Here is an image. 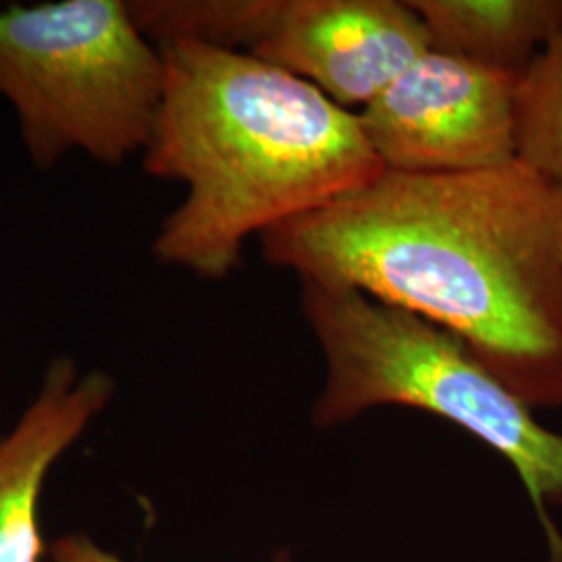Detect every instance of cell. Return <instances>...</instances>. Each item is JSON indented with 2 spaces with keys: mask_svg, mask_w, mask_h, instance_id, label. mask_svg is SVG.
I'll use <instances>...</instances> for the list:
<instances>
[{
  "mask_svg": "<svg viewBox=\"0 0 562 562\" xmlns=\"http://www.w3.org/2000/svg\"><path fill=\"white\" fill-rule=\"evenodd\" d=\"M262 259L457 336L522 402L562 406V188L521 161L394 173L265 232Z\"/></svg>",
  "mask_w": 562,
  "mask_h": 562,
  "instance_id": "6da1fadb",
  "label": "cell"
},
{
  "mask_svg": "<svg viewBox=\"0 0 562 562\" xmlns=\"http://www.w3.org/2000/svg\"><path fill=\"white\" fill-rule=\"evenodd\" d=\"M165 88L144 171L186 188L153 255L223 280L246 241L378 180L382 161L350 111L250 55L190 38L157 42Z\"/></svg>",
  "mask_w": 562,
  "mask_h": 562,
  "instance_id": "7a4b0ae2",
  "label": "cell"
},
{
  "mask_svg": "<svg viewBox=\"0 0 562 562\" xmlns=\"http://www.w3.org/2000/svg\"><path fill=\"white\" fill-rule=\"evenodd\" d=\"M302 313L325 357L313 404L319 429L380 406L436 415L490 446L517 471L542 522L550 562L562 536L550 506H562V436L504 385L457 336L355 288L301 280Z\"/></svg>",
  "mask_w": 562,
  "mask_h": 562,
  "instance_id": "3957f363",
  "label": "cell"
},
{
  "mask_svg": "<svg viewBox=\"0 0 562 562\" xmlns=\"http://www.w3.org/2000/svg\"><path fill=\"white\" fill-rule=\"evenodd\" d=\"M165 60L130 0L0 9V97L42 171L69 155L115 167L140 155L161 106Z\"/></svg>",
  "mask_w": 562,
  "mask_h": 562,
  "instance_id": "277c9868",
  "label": "cell"
},
{
  "mask_svg": "<svg viewBox=\"0 0 562 562\" xmlns=\"http://www.w3.org/2000/svg\"><path fill=\"white\" fill-rule=\"evenodd\" d=\"M153 42L190 38L236 50L364 106L429 50L408 0H130Z\"/></svg>",
  "mask_w": 562,
  "mask_h": 562,
  "instance_id": "5b68a950",
  "label": "cell"
},
{
  "mask_svg": "<svg viewBox=\"0 0 562 562\" xmlns=\"http://www.w3.org/2000/svg\"><path fill=\"white\" fill-rule=\"evenodd\" d=\"M517 83L429 48L357 115L385 171H483L517 161Z\"/></svg>",
  "mask_w": 562,
  "mask_h": 562,
  "instance_id": "8992f818",
  "label": "cell"
},
{
  "mask_svg": "<svg viewBox=\"0 0 562 562\" xmlns=\"http://www.w3.org/2000/svg\"><path fill=\"white\" fill-rule=\"evenodd\" d=\"M115 398V380L55 357L15 425L0 436V562H44L42 494L53 469Z\"/></svg>",
  "mask_w": 562,
  "mask_h": 562,
  "instance_id": "52a82bcc",
  "label": "cell"
},
{
  "mask_svg": "<svg viewBox=\"0 0 562 562\" xmlns=\"http://www.w3.org/2000/svg\"><path fill=\"white\" fill-rule=\"evenodd\" d=\"M429 48L521 78L562 23V0H408Z\"/></svg>",
  "mask_w": 562,
  "mask_h": 562,
  "instance_id": "ba28073f",
  "label": "cell"
},
{
  "mask_svg": "<svg viewBox=\"0 0 562 562\" xmlns=\"http://www.w3.org/2000/svg\"><path fill=\"white\" fill-rule=\"evenodd\" d=\"M517 161L562 188V23L517 83Z\"/></svg>",
  "mask_w": 562,
  "mask_h": 562,
  "instance_id": "9c48e42d",
  "label": "cell"
},
{
  "mask_svg": "<svg viewBox=\"0 0 562 562\" xmlns=\"http://www.w3.org/2000/svg\"><path fill=\"white\" fill-rule=\"evenodd\" d=\"M44 562H132L125 561L117 552H111L88 533L71 531L48 543ZM271 562H296L290 552L281 550Z\"/></svg>",
  "mask_w": 562,
  "mask_h": 562,
  "instance_id": "30bf717a",
  "label": "cell"
}]
</instances>
